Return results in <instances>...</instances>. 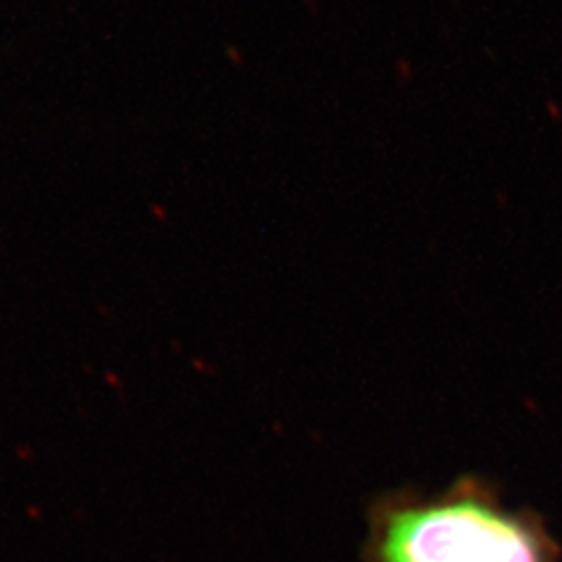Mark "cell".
Segmentation results:
<instances>
[{
  "label": "cell",
  "instance_id": "6da1fadb",
  "mask_svg": "<svg viewBox=\"0 0 562 562\" xmlns=\"http://www.w3.org/2000/svg\"><path fill=\"white\" fill-rule=\"evenodd\" d=\"M361 562H562L543 520L508 506L487 481L438 492L386 490L366 512Z\"/></svg>",
  "mask_w": 562,
  "mask_h": 562
}]
</instances>
